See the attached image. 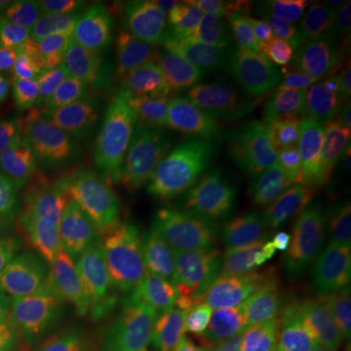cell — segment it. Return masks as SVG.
<instances>
[{
  "mask_svg": "<svg viewBox=\"0 0 351 351\" xmlns=\"http://www.w3.org/2000/svg\"><path fill=\"white\" fill-rule=\"evenodd\" d=\"M240 178L215 213L189 291V328L205 351H239L274 240Z\"/></svg>",
  "mask_w": 351,
  "mask_h": 351,
  "instance_id": "obj_1",
  "label": "cell"
},
{
  "mask_svg": "<svg viewBox=\"0 0 351 351\" xmlns=\"http://www.w3.org/2000/svg\"><path fill=\"white\" fill-rule=\"evenodd\" d=\"M45 274L63 295L75 326L98 338H115L145 326L160 308L145 274L78 234L66 217L47 244Z\"/></svg>",
  "mask_w": 351,
  "mask_h": 351,
  "instance_id": "obj_2",
  "label": "cell"
},
{
  "mask_svg": "<svg viewBox=\"0 0 351 351\" xmlns=\"http://www.w3.org/2000/svg\"><path fill=\"white\" fill-rule=\"evenodd\" d=\"M343 269L328 256L271 248L239 351H304L341 299Z\"/></svg>",
  "mask_w": 351,
  "mask_h": 351,
  "instance_id": "obj_3",
  "label": "cell"
},
{
  "mask_svg": "<svg viewBox=\"0 0 351 351\" xmlns=\"http://www.w3.org/2000/svg\"><path fill=\"white\" fill-rule=\"evenodd\" d=\"M137 151L191 180H207L225 162L226 133L205 101H180L141 80L127 119Z\"/></svg>",
  "mask_w": 351,
  "mask_h": 351,
  "instance_id": "obj_4",
  "label": "cell"
},
{
  "mask_svg": "<svg viewBox=\"0 0 351 351\" xmlns=\"http://www.w3.org/2000/svg\"><path fill=\"white\" fill-rule=\"evenodd\" d=\"M332 27L311 2H256L248 12V61L293 86L322 88L332 64Z\"/></svg>",
  "mask_w": 351,
  "mask_h": 351,
  "instance_id": "obj_5",
  "label": "cell"
},
{
  "mask_svg": "<svg viewBox=\"0 0 351 351\" xmlns=\"http://www.w3.org/2000/svg\"><path fill=\"white\" fill-rule=\"evenodd\" d=\"M64 217L78 234L98 242L141 274L156 277L174 274L199 232V209L178 193L108 221Z\"/></svg>",
  "mask_w": 351,
  "mask_h": 351,
  "instance_id": "obj_6",
  "label": "cell"
},
{
  "mask_svg": "<svg viewBox=\"0 0 351 351\" xmlns=\"http://www.w3.org/2000/svg\"><path fill=\"white\" fill-rule=\"evenodd\" d=\"M225 36L205 6H188L152 43L143 78L180 101H205L223 82Z\"/></svg>",
  "mask_w": 351,
  "mask_h": 351,
  "instance_id": "obj_7",
  "label": "cell"
},
{
  "mask_svg": "<svg viewBox=\"0 0 351 351\" xmlns=\"http://www.w3.org/2000/svg\"><path fill=\"white\" fill-rule=\"evenodd\" d=\"M316 106L311 90L283 82L242 59L232 75V151L246 158L283 129L313 121Z\"/></svg>",
  "mask_w": 351,
  "mask_h": 351,
  "instance_id": "obj_8",
  "label": "cell"
},
{
  "mask_svg": "<svg viewBox=\"0 0 351 351\" xmlns=\"http://www.w3.org/2000/svg\"><path fill=\"white\" fill-rule=\"evenodd\" d=\"M242 180L262 191L336 193L339 182L313 121L283 129L244 158Z\"/></svg>",
  "mask_w": 351,
  "mask_h": 351,
  "instance_id": "obj_9",
  "label": "cell"
},
{
  "mask_svg": "<svg viewBox=\"0 0 351 351\" xmlns=\"http://www.w3.org/2000/svg\"><path fill=\"white\" fill-rule=\"evenodd\" d=\"M0 343L10 351H71L75 320L45 267L0 308Z\"/></svg>",
  "mask_w": 351,
  "mask_h": 351,
  "instance_id": "obj_10",
  "label": "cell"
},
{
  "mask_svg": "<svg viewBox=\"0 0 351 351\" xmlns=\"http://www.w3.org/2000/svg\"><path fill=\"white\" fill-rule=\"evenodd\" d=\"M338 203L336 193L324 191H262L258 188L256 193V207L267 225L274 246L306 256H328L334 250Z\"/></svg>",
  "mask_w": 351,
  "mask_h": 351,
  "instance_id": "obj_11",
  "label": "cell"
},
{
  "mask_svg": "<svg viewBox=\"0 0 351 351\" xmlns=\"http://www.w3.org/2000/svg\"><path fill=\"white\" fill-rule=\"evenodd\" d=\"M160 27L162 25L154 24L84 29L61 57V76L71 84H78L104 71L143 73Z\"/></svg>",
  "mask_w": 351,
  "mask_h": 351,
  "instance_id": "obj_12",
  "label": "cell"
},
{
  "mask_svg": "<svg viewBox=\"0 0 351 351\" xmlns=\"http://www.w3.org/2000/svg\"><path fill=\"white\" fill-rule=\"evenodd\" d=\"M32 100L36 112L24 137L27 156L51 160L75 156L88 143L75 84L61 76Z\"/></svg>",
  "mask_w": 351,
  "mask_h": 351,
  "instance_id": "obj_13",
  "label": "cell"
},
{
  "mask_svg": "<svg viewBox=\"0 0 351 351\" xmlns=\"http://www.w3.org/2000/svg\"><path fill=\"white\" fill-rule=\"evenodd\" d=\"M176 172L147 154L137 152L104 189L82 221H108L137 211L176 193Z\"/></svg>",
  "mask_w": 351,
  "mask_h": 351,
  "instance_id": "obj_14",
  "label": "cell"
},
{
  "mask_svg": "<svg viewBox=\"0 0 351 351\" xmlns=\"http://www.w3.org/2000/svg\"><path fill=\"white\" fill-rule=\"evenodd\" d=\"M141 80L143 73L104 71L75 84L88 141L112 137L127 125Z\"/></svg>",
  "mask_w": 351,
  "mask_h": 351,
  "instance_id": "obj_15",
  "label": "cell"
},
{
  "mask_svg": "<svg viewBox=\"0 0 351 351\" xmlns=\"http://www.w3.org/2000/svg\"><path fill=\"white\" fill-rule=\"evenodd\" d=\"M80 25L78 2L36 0L22 4L10 16L4 36L61 59L78 38Z\"/></svg>",
  "mask_w": 351,
  "mask_h": 351,
  "instance_id": "obj_16",
  "label": "cell"
},
{
  "mask_svg": "<svg viewBox=\"0 0 351 351\" xmlns=\"http://www.w3.org/2000/svg\"><path fill=\"white\" fill-rule=\"evenodd\" d=\"M137 152V143L127 125L112 137L88 141L75 156L78 186L69 217L82 221L104 189Z\"/></svg>",
  "mask_w": 351,
  "mask_h": 351,
  "instance_id": "obj_17",
  "label": "cell"
},
{
  "mask_svg": "<svg viewBox=\"0 0 351 351\" xmlns=\"http://www.w3.org/2000/svg\"><path fill=\"white\" fill-rule=\"evenodd\" d=\"M75 156L57 160L27 156L25 193L34 217L41 221L63 219L71 209L78 186Z\"/></svg>",
  "mask_w": 351,
  "mask_h": 351,
  "instance_id": "obj_18",
  "label": "cell"
},
{
  "mask_svg": "<svg viewBox=\"0 0 351 351\" xmlns=\"http://www.w3.org/2000/svg\"><path fill=\"white\" fill-rule=\"evenodd\" d=\"M61 78V59L0 34V94L32 98Z\"/></svg>",
  "mask_w": 351,
  "mask_h": 351,
  "instance_id": "obj_19",
  "label": "cell"
},
{
  "mask_svg": "<svg viewBox=\"0 0 351 351\" xmlns=\"http://www.w3.org/2000/svg\"><path fill=\"white\" fill-rule=\"evenodd\" d=\"M172 4L156 0H86L78 2L84 29L101 27H141L160 24Z\"/></svg>",
  "mask_w": 351,
  "mask_h": 351,
  "instance_id": "obj_20",
  "label": "cell"
},
{
  "mask_svg": "<svg viewBox=\"0 0 351 351\" xmlns=\"http://www.w3.org/2000/svg\"><path fill=\"white\" fill-rule=\"evenodd\" d=\"M47 244L38 239L0 242V308L45 267Z\"/></svg>",
  "mask_w": 351,
  "mask_h": 351,
  "instance_id": "obj_21",
  "label": "cell"
},
{
  "mask_svg": "<svg viewBox=\"0 0 351 351\" xmlns=\"http://www.w3.org/2000/svg\"><path fill=\"white\" fill-rule=\"evenodd\" d=\"M313 125L320 133L339 186H351V108L336 101L316 106Z\"/></svg>",
  "mask_w": 351,
  "mask_h": 351,
  "instance_id": "obj_22",
  "label": "cell"
},
{
  "mask_svg": "<svg viewBox=\"0 0 351 351\" xmlns=\"http://www.w3.org/2000/svg\"><path fill=\"white\" fill-rule=\"evenodd\" d=\"M304 351H351V293L326 314Z\"/></svg>",
  "mask_w": 351,
  "mask_h": 351,
  "instance_id": "obj_23",
  "label": "cell"
},
{
  "mask_svg": "<svg viewBox=\"0 0 351 351\" xmlns=\"http://www.w3.org/2000/svg\"><path fill=\"white\" fill-rule=\"evenodd\" d=\"M34 100L0 94V143H14L25 137L34 117Z\"/></svg>",
  "mask_w": 351,
  "mask_h": 351,
  "instance_id": "obj_24",
  "label": "cell"
},
{
  "mask_svg": "<svg viewBox=\"0 0 351 351\" xmlns=\"http://www.w3.org/2000/svg\"><path fill=\"white\" fill-rule=\"evenodd\" d=\"M322 88L328 92L332 101L351 108V66L341 59H334L328 69Z\"/></svg>",
  "mask_w": 351,
  "mask_h": 351,
  "instance_id": "obj_25",
  "label": "cell"
},
{
  "mask_svg": "<svg viewBox=\"0 0 351 351\" xmlns=\"http://www.w3.org/2000/svg\"><path fill=\"white\" fill-rule=\"evenodd\" d=\"M334 252L351 262V195L339 199L334 230Z\"/></svg>",
  "mask_w": 351,
  "mask_h": 351,
  "instance_id": "obj_26",
  "label": "cell"
},
{
  "mask_svg": "<svg viewBox=\"0 0 351 351\" xmlns=\"http://www.w3.org/2000/svg\"><path fill=\"white\" fill-rule=\"evenodd\" d=\"M18 184V162L8 152L0 151V205L12 197Z\"/></svg>",
  "mask_w": 351,
  "mask_h": 351,
  "instance_id": "obj_27",
  "label": "cell"
},
{
  "mask_svg": "<svg viewBox=\"0 0 351 351\" xmlns=\"http://www.w3.org/2000/svg\"><path fill=\"white\" fill-rule=\"evenodd\" d=\"M314 12L318 14L330 27L332 25H339L341 20L351 12V2H326V0H318V2H311Z\"/></svg>",
  "mask_w": 351,
  "mask_h": 351,
  "instance_id": "obj_28",
  "label": "cell"
},
{
  "mask_svg": "<svg viewBox=\"0 0 351 351\" xmlns=\"http://www.w3.org/2000/svg\"><path fill=\"white\" fill-rule=\"evenodd\" d=\"M129 351H197L189 341L180 338H156L147 343H141Z\"/></svg>",
  "mask_w": 351,
  "mask_h": 351,
  "instance_id": "obj_29",
  "label": "cell"
},
{
  "mask_svg": "<svg viewBox=\"0 0 351 351\" xmlns=\"http://www.w3.org/2000/svg\"><path fill=\"white\" fill-rule=\"evenodd\" d=\"M338 45L341 49V61L351 66V12L338 25Z\"/></svg>",
  "mask_w": 351,
  "mask_h": 351,
  "instance_id": "obj_30",
  "label": "cell"
},
{
  "mask_svg": "<svg viewBox=\"0 0 351 351\" xmlns=\"http://www.w3.org/2000/svg\"><path fill=\"white\" fill-rule=\"evenodd\" d=\"M71 351H84V350H80L78 346H73V348H71Z\"/></svg>",
  "mask_w": 351,
  "mask_h": 351,
  "instance_id": "obj_31",
  "label": "cell"
},
{
  "mask_svg": "<svg viewBox=\"0 0 351 351\" xmlns=\"http://www.w3.org/2000/svg\"><path fill=\"white\" fill-rule=\"evenodd\" d=\"M0 351H10V350H8V348H4V346L0 343Z\"/></svg>",
  "mask_w": 351,
  "mask_h": 351,
  "instance_id": "obj_32",
  "label": "cell"
},
{
  "mask_svg": "<svg viewBox=\"0 0 351 351\" xmlns=\"http://www.w3.org/2000/svg\"><path fill=\"white\" fill-rule=\"evenodd\" d=\"M0 34H2V32H0Z\"/></svg>",
  "mask_w": 351,
  "mask_h": 351,
  "instance_id": "obj_33",
  "label": "cell"
}]
</instances>
